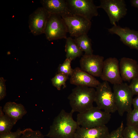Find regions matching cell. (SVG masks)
<instances>
[{
  "mask_svg": "<svg viewBox=\"0 0 138 138\" xmlns=\"http://www.w3.org/2000/svg\"><path fill=\"white\" fill-rule=\"evenodd\" d=\"M3 110L5 114L17 121L21 119L27 113L25 108L22 105L14 102L6 103Z\"/></svg>",
  "mask_w": 138,
  "mask_h": 138,
  "instance_id": "ac0fdd59",
  "label": "cell"
},
{
  "mask_svg": "<svg viewBox=\"0 0 138 138\" xmlns=\"http://www.w3.org/2000/svg\"><path fill=\"white\" fill-rule=\"evenodd\" d=\"M22 131L20 129L16 131L3 134H0V138H20L22 134Z\"/></svg>",
  "mask_w": 138,
  "mask_h": 138,
  "instance_id": "83f0119b",
  "label": "cell"
},
{
  "mask_svg": "<svg viewBox=\"0 0 138 138\" xmlns=\"http://www.w3.org/2000/svg\"><path fill=\"white\" fill-rule=\"evenodd\" d=\"M111 118L110 113L94 107L77 115L76 121L81 127L89 128L105 125Z\"/></svg>",
  "mask_w": 138,
  "mask_h": 138,
  "instance_id": "3957f363",
  "label": "cell"
},
{
  "mask_svg": "<svg viewBox=\"0 0 138 138\" xmlns=\"http://www.w3.org/2000/svg\"><path fill=\"white\" fill-rule=\"evenodd\" d=\"M126 121L127 126L138 128V108H134L127 112Z\"/></svg>",
  "mask_w": 138,
  "mask_h": 138,
  "instance_id": "603a6c76",
  "label": "cell"
},
{
  "mask_svg": "<svg viewBox=\"0 0 138 138\" xmlns=\"http://www.w3.org/2000/svg\"><path fill=\"white\" fill-rule=\"evenodd\" d=\"M65 51L66 58H70L72 60L82 55L83 51L75 42L74 39L71 37L66 39Z\"/></svg>",
  "mask_w": 138,
  "mask_h": 138,
  "instance_id": "d6986e66",
  "label": "cell"
},
{
  "mask_svg": "<svg viewBox=\"0 0 138 138\" xmlns=\"http://www.w3.org/2000/svg\"><path fill=\"white\" fill-rule=\"evenodd\" d=\"M104 61V57L102 56L84 54L80 60V68L94 77H100Z\"/></svg>",
  "mask_w": 138,
  "mask_h": 138,
  "instance_id": "8fae6325",
  "label": "cell"
},
{
  "mask_svg": "<svg viewBox=\"0 0 138 138\" xmlns=\"http://www.w3.org/2000/svg\"><path fill=\"white\" fill-rule=\"evenodd\" d=\"M96 88L95 102L97 107L110 113L117 111L114 94L108 82L100 83Z\"/></svg>",
  "mask_w": 138,
  "mask_h": 138,
  "instance_id": "277c9868",
  "label": "cell"
},
{
  "mask_svg": "<svg viewBox=\"0 0 138 138\" xmlns=\"http://www.w3.org/2000/svg\"><path fill=\"white\" fill-rule=\"evenodd\" d=\"M72 60L70 58H66L63 63L60 64L57 68L58 73L63 74L68 76H71L73 72V69L71 66V63Z\"/></svg>",
  "mask_w": 138,
  "mask_h": 138,
  "instance_id": "cb8c5ba5",
  "label": "cell"
},
{
  "mask_svg": "<svg viewBox=\"0 0 138 138\" xmlns=\"http://www.w3.org/2000/svg\"><path fill=\"white\" fill-rule=\"evenodd\" d=\"M44 136L39 130L27 128L22 131L20 138H44Z\"/></svg>",
  "mask_w": 138,
  "mask_h": 138,
  "instance_id": "d4e9b609",
  "label": "cell"
},
{
  "mask_svg": "<svg viewBox=\"0 0 138 138\" xmlns=\"http://www.w3.org/2000/svg\"><path fill=\"white\" fill-rule=\"evenodd\" d=\"M124 128V124L122 122L118 128L110 133L107 138H122Z\"/></svg>",
  "mask_w": 138,
  "mask_h": 138,
  "instance_id": "4316f807",
  "label": "cell"
},
{
  "mask_svg": "<svg viewBox=\"0 0 138 138\" xmlns=\"http://www.w3.org/2000/svg\"><path fill=\"white\" fill-rule=\"evenodd\" d=\"M129 86L133 95H138V77L133 79Z\"/></svg>",
  "mask_w": 138,
  "mask_h": 138,
  "instance_id": "f1b7e54d",
  "label": "cell"
},
{
  "mask_svg": "<svg viewBox=\"0 0 138 138\" xmlns=\"http://www.w3.org/2000/svg\"><path fill=\"white\" fill-rule=\"evenodd\" d=\"M108 30L110 33L119 37L120 41L131 49L138 50V31L117 25L108 29Z\"/></svg>",
  "mask_w": 138,
  "mask_h": 138,
  "instance_id": "4fadbf2b",
  "label": "cell"
},
{
  "mask_svg": "<svg viewBox=\"0 0 138 138\" xmlns=\"http://www.w3.org/2000/svg\"><path fill=\"white\" fill-rule=\"evenodd\" d=\"M109 134L106 125L89 128L79 126L75 132L74 138H107Z\"/></svg>",
  "mask_w": 138,
  "mask_h": 138,
  "instance_id": "e0dca14e",
  "label": "cell"
},
{
  "mask_svg": "<svg viewBox=\"0 0 138 138\" xmlns=\"http://www.w3.org/2000/svg\"><path fill=\"white\" fill-rule=\"evenodd\" d=\"M122 138H123V136H122Z\"/></svg>",
  "mask_w": 138,
  "mask_h": 138,
  "instance_id": "d6a6232c",
  "label": "cell"
},
{
  "mask_svg": "<svg viewBox=\"0 0 138 138\" xmlns=\"http://www.w3.org/2000/svg\"><path fill=\"white\" fill-rule=\"evenodd\" d=\"M70 36L75 37L87 34L91 25V22L78 15H72L62 17Z\"/></svg>",
  "mask_w": 138,
  "mask_h": 138,
  "instance_id": "9c48e42d",
  "label": "cell"
},
{
  "mask_svg": "<svg viewBox=\"0 0 138 138\" xmlns=\"http://www.w3.org/2000/svg\"><path fill=\"white\" fill-rule=\"evenodd\" d=\"M17 121L5 114L2 107H0V134L11 132L12 128Z\"/></svg>",
  "mask_w": 138,
  "mask_h": 138,
  "instance_id": "ffe728a7",
  "label": "cell"
},
{
  "mask_svg": "<svg viewBox=\"0 0 138 138\" xmlns=\"http://www.w3.org/2000/svg\"><path fill=\"white\" fill-rule=\"evenodd\" d=\"M132 105L134 108H138V95L133 99Z\"/></svg>",
  "mask_w": 138,
  "mask_h": 138,
  "instance_id": "4dcf8cb0",
  "label": "cell"
},
{
  "mask_svg": "<svg viewBox=\"0 0 138 138\" xmlns=\"http://www.w3.org/2000/svg\"><path fill=\"white\" fill-rule=\"evenodd\" d=\"M50 15L42 7L38 8L29 15L28 23L31 32L34 36L44 33Z\"/></svg>",
  "mask_w": 138,
  "mask_h": 138,
  "instance_id": "7c38bea8",
  "label": "cell"
},
{
  "mask_svg": "<svg viewBox=\"0 0 138 138\" xmlns=\"http://www.w3.org/2000/svg\"><path fill=\"white\" fill-rule=\"evenodd\" d=\"M96 90L94 88L78 86L73 88L68 97L73 112H82L93 107Z\"/></svg>",
  "mask_w": 138,
  "mask_h": 138,
  "instance_id": "7a4b0ae2",
  "label": "cell"
},
{
  "mask_svg": "<svg viewBox=\"0 0 138 138\" xmlns=\"http://www.w3.org/2000/svg\"><path fill=\"white\" fill-rule=\"evenodd\" d=\"M6 80L3 77L0 78V100L3 99L6 95L5 85Z\"/></svg>",
  "mask_w": 138,
  "mask_h": 138,
  "instance_id": "f546056e",
  "label": "cell"
},
{
  "mask_svg": "<svg viewBox=\"0 0 138 138\" xmlns=\"http://www.w3.org/2000/svg\"><path fill=\"white\" fill-rule=\"evenodd\" d=\"M70 83L76 86L96 88L100 83L94 76L77 67L73 69L70 76Z\"/></svg>",
  "mask_w": 138,
  "mask_h": 138,
  "instance_id": "5bb4252c",
  "label": "cell"
},
{
  "mask_svg": "<svg viewBox=\"0 0 138 138\" xmlns=\"http://www.w3.org/2000/svg\"><path fill=\"white\" fill-rule=\"evenodd\" d=\"M113 89L117 111L119 115L122 116L125 112L132 110L134 95L129 85L126 83L114 84Z\"/></svg>",
  "mask_w": 138,
  "mask_h": 138,
  "instance_id": "5b68a950",
  "label": "cell"
},
{
  "mask_svg": "<svg viewBox=\"0 0 138 138\" xmlns=\"http://www.w3.org/2000/svg\"><path fill=\"white\" fill-rule=\"evenodd\" d=\"M42 7L50 14L57 15L61 17L72 15L66 0H41Z\"/></svg>",
  "mask_w": 138,
  "mask_h": 138,
  "instance_id": "2e32d148",
  "label": "cell"
},
{
  "mask_svg": "<svg viewBox=\"0 0 138 138\" xmlns=\"http://www.w3.org/2000/svg\"><path fill=\"white\" fill-rule=\"evenodd\" d=\"M67 29L62 18L57 15L52 14L48 18L44 33L49 41L66 39Z\"/></svg>",
  "mask_w": 138,
  "mask_h": 138,
  "instance_id": "8992f818",
  "label": "cell"
},
{
  "mask_svg": "<svg viewBox=\"0 0 138 138\" xmlns=\"http://www.w3.org/2000/svg\"><path fill=\"white\" fill-rule=\"evenodd\" d=\"M120 72L123 81L129 82L138 77V64L133 59L124 57L119 63Z\"/></svg>",
  "mask_w": 138,
  "mask_h": 138,
  "instance_id": "9a60e30c",
  "label": "cell"
},
{
  "mask_svg": "<svg viewBox=\"0 0 138 138\" xmlns=\"http://www.w3.org/2000/svg\"><path fill=\"white\" fill-rule=\"evenodd\" d=\"M74 40L80 49L85 54L91 55L93 50L92 48L91 39L87 34L82 35L75 37Z\"/></svg>",
  "mask_w": 138,
  "mask_h": 138,
  "instance_id": "44dd1931",
  "label": "cell"
},
{
  "mask_svg": "<svg viewBox=\"0 0 138 138\" xmlns=\"http://www.w3.org/2000/svg\"><path fill=\"white\" fill-rule=\"evenodd\" d=\"M130 2L132 6L138 9V0H131Z\"/></svg>",
  "mask_w": 138,
  "mask_h": 138,
  "instance_id": "1f68e13d",
  "label": "cell"
},
{
  "mask_svg": "<svg viewBox=\"0 0 138 138\" xmlns=\"http://www.w3.org/2000/svg\"><path fill=\"white\" fill-rule=\"evenodd\" d=\"M123 138H138V128L127 126L123 131Z\"/></svg>",
  "mask_w": 138,
  "mask_h": 138,
  "instance_id": "484cf974",
  "label": "cell"
},
{
  "mask_svg": "<svg viewBox=\"0 0 138 138\" xmlns=\"http://www.w3.org/2000/svg\"><path fill=\"white\" fill-rule=\"evenodd\" d=\"M68 8L72 15L82 16L91 21L98 15V6L93 0H66Z\"/></svg>",
  "mask_w": 138,
  "mask_h": 138,
  "instance_id": "ba28073f",
  "label": "cell"
},
{
  "mask_svg": "<svg viewBox=\"0 0 138 138\" xmlns=\"http://www.w3.org/2000/svg\"><path fill=\"white\" fill-rule=\"evenodd\" d=\"M73 112L62 109L54 119L48 133L45 136L50 138H74L80 126L73 118Z\"/></svg>",
  "mask_w": 138,
  "mask_h": 138,
  "instance_id": "6da1fadb",
  "label": "cell"
},
{
  "mask_svg": "<svg viewBox=\"0 0 138 138\" xmlns=\"http://www.w3.org/2000/svg\"><path fill=\"white\" fill-rule=\"evenodd\" d=\"M100 77L104 81L109 82L113 85L123 83L119 61L117 58L110 57L104 60Z\"/></svg>",
  "mask_w": 138,
  "mask_h": 138,
  "instance_id": "30bf717a",
  "label": "cell"
},
{
  "mask_svg": "<svg viewBox=\"0 0 138 138\" xmlns=\"http://www.w3.org/2000/svg\"><path fill=\"white\" fill-rule=\"evenodd\" d=\"M99 8L104 10L107 13L111 24L116 25L126 14L127 9L124 0H101Z\"/></svg>",
  "mask_w": 138,
  "mask_h": 138,
  "instance_id": "52a82bcc",
  "label": "cell"
},
{
  "mask_svg": "<svg viewBox=\"0 0 138 138\" xmlns=\"http://www.w3.org/2000/svg\"><path fill=\"white\" fill-rule=\"evenodd\" d=\"M68 76L62 73H58L51 79L53 85L57 90H60L61 87H66V82L68 79Z\"/></svg>",
  "mask_w": 138,
  "mask_h": 138,
  "instance_id": "7402d4cb",
  "label": "cell"
}]
</instances>
